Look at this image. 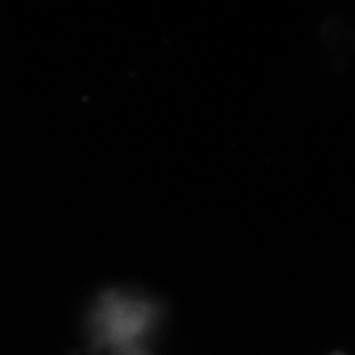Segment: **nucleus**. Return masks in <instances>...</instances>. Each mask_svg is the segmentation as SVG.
<instances>
[]
</instances>
